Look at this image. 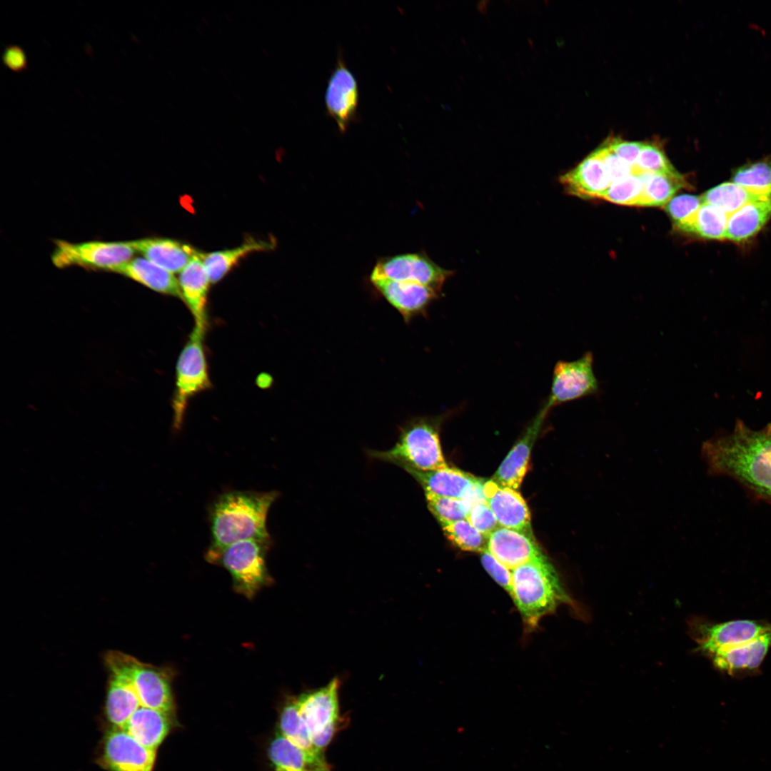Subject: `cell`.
Segmentation results:
<instances>
[{
  "label": "cell",
  "mask_w": 771,
  "mask_h": 771,
  "mask_svg": "<svg viewBox=\"0 0 771 771\" xmlns=\"http://www.w3.org/2000/svg\"><path fill=\"white\" fill-rule=\"evenodd\" d=\"M702 456L710 474L728 476L771 503V424L755 430L737 421L731 433L705 441Z\"/></svg>",
  "instance_id": "6da1fadb"
},
{
  "label": "cell",
  "mask_w": 771,
  "mask_h": 771,
  "mask_svg": "<svg viewBox=\"0 0 771 771\" xmlns=\"http://www.w3.org/2000/svg\"><path fill=\"white\" fill-rule=\"evenodd\" d=\"M276 491L231 490L220 495L208 512L211 544L206 558L235 543L270 540L267 517L278 498Z\"/></svg>",
  "instance_id": "7a4b0ae2"
},
{
  "label": "cell",
  "mask_w": 771,
  "mask_h": 771,
  "mask_svg": "<svg viewBox=\"0 0 771 771\" xmlns=\"http://www.w3.org/2000/svg\"><path fill=\"white\" fill-rule=\"evenodd\" d=\"M511 572L509 595L527 628H535L543 617L561 604L572 603L555 567L544 554Z\"/></svg>",
  "instance_id": "3957f363"
},
{
  "label": "cell",
  "mask_w": 771,
  "mask_h": 771,
  "mask_svg": "<svg viewBox=\"0 0 771 771\" xmlns=\"http://www.w3.org/2000/svg\"><path fill=\"white\" fill-rule=\"evenodd\" d=\"M440 418H417L400 428L395 445L388 450L368 451L376 460L393 463L405 470H434L448 467L440 446Z\"/></svg>",
  "instance_id": "277c9868"
},
{
  "label": "cell",
  "mask_w": 771,
  "mask_h": 771,
  "mask_svg": "<svg viewBox=\"0 0 771 771\" xmlns=\"http://www.w3.org/2000/svg\"><path fill=\"white\" fill-rule=\"evenodd\" d=\"M271 543V539L245 540L231 544L206 559L226 568L231 575L235 590L252 598L261 588L271 583L266 563Z\"/></svg>",
  "instance_id": "5b68a950"
},
{
  "label": "cell",
  "mask_w": 771,
  "mask_h": 771,
  "mask_svg": "<svg viewBox=\"0 0 771 771\" xmlns=\"http://www.w3.org/2000/svg\"><path fill=\"white\" fill-rule=\"evenodd\" d=\"M51 261L58 268L79 266L114 273L134 258L130 241H89L79 243L56 240Z\"/></svg>",
  "instance_id": "8992f818"
},
{
  "label": "cell",
  "mask_w": 771,
  "mask_h": 771,
  "mask_svg": "<svg viewBox=\"0 0 771 771\" xmlns=\"http://www.w3.org/2000/svg\"><path fill=\"white\" fill-rule=\"evenodd\" d=\"M341 680L333 678L326 686L307 692L296 698L315 747L323 753L337 732L344 725L340 715L338 692Z\"/></svg>",
  "instance_id": "52a82bcc"
},
{
  "label": "cell",
  "mask_w": 771,
  "mask_h": 771,
  "mask_svg": "<svg viewBox=\"0 0 771 771\" xmlns=\"http://www.w3.org/2000/svg\"><path fill=\"white\" fill-rule=\"evenodd\" d=\"M204 334L195 326L178 358L172 400L175 429L181 427L188 400L211 386L203 343Z\"/></svg>",
  "instance_id": "ba28073f"
},
{
  "label": "cell",
  "mask_w": 771,
  "mask_h": 771,
  "mask_svg": "<svg viewBox=\"0 0 771 771\" xmlns=\"http://www.w3.org/2000/svg\"><path fill=\"white\" fill-rule=\"evenodd\" d=\"M452 273L453 271L439 266L423 252L408 253L379 258L373 268L370 280L415 283L440 292Z\"/></svg>",
  "instance_id": "9c48e42d"
},
{
  "label": "cell",
  "mask_w": 771,
  "mask_h": 771,
  "mask_svg": "<svg viewBox=\"0 0 771 771\" xmlns=\"http://www.w3.org/2000/svg\"><path fill=\"white\" fill-rule=\"evenodd\" d=\"M770 625L753 620H735L713 623L696 618L690 623L691 637L696 650L710 657L715 652L751 640Z\"/></svg>",
  "instance_id": "30bf717a"
},
{
  "label": "cell",
  "mask_w": 771,
  "mask_h": 771,
  "mask_svg": "<svg viewBox=\"0 0 771 771\" xmlns=\"http://www.w3.org/2000/svg\"><path fill=\"white\" fill-rule=\"evenodd\" d=\"M599 382L593 370V355L587 351L575 361H559L555 366L550 395L545 400L550 408L593 395L599 392Z\"/></svg>",
  "instance_id": "8fae6325"
},
{
  "label": "cell",
  "mask_w": 771,
  "mask_h": 771,
  "mask_svg": "<svg viewBox=\"0 0 771 771\" xmlns=\"http://www.w3.org/2000/svg\"><path fill=\"white\" fill-rule=\"evenodd\" d=\"M116 652L136 692L141 706L169 715L173 708L171 673L165 668L142 662L126 653Z\"/></svg>",
  "instance_id": "7c38bea8"
},
{
  "label": "cell",
  "mask_w": 771,
  "mask_h": 771,
  "mask_svg": "<svg viewBox=\"0 0 771 771\" xmlns=\"http://www.w3.org/2000/svg\"><path fill=\"white\" fill-rule=\"evenodd\" d=\"M422 486L425 493L470 500L473 505L486 503L484 481L460 470L447 467L434 470H405Z\"/></svg>",
  "instance_id": "4fadbf2b"
},
{
  "label": "cell",
  "mask_w": 771,
  "mask_h": 771,
  "mask_svg": "<svg viewBox=\"0 0 771 771\" xmlns=\"http://www.w3.org/2000/svg\"><path fill=\"white\" fill-rule=\"evenodd\" d=\"M358 82L341 57L338 59L327 83L325 104L327 114L344 133L356 120L358 107Z\"/></svg>",
  "instance_id": "5bb4252c"
},
{
  "label": "cell",
  "mask_w": 771,
  "mask_h": 771,
  "mask_svg": "<svg viewBox=\"0 0 771 771\" xmlns=\"http://www.w3.org/2000/svg\"><path fill=\"white\" fill-rule=\"evenodd\" d=\"M156 750L145 747L123 729L104 738L101 761L110 771H152Z\"/></svg>",
  "instance_id": "9a60e30c"
},
{
  "label": "cell",
  "mask_w": 771,
  "mask_h": 771,
  "mask_svg": "<svg viewBox=\"0 0 771 771\" xmlns=\"http://www.w3.org/2000/svg\"><path fill=\"white\" fill-rule=\"evenodd\" d=\"M771 648V623L750 641L719 650L709 657L715 668L733 676H746L758 672Z\"/></svg>",
  "instance_id": "2e32d148"
},
{
  "label": "cell",
  "mask_w": 771,
  "mask_h": 771,
  "mask_svg": "<svg viewBox=\"0 0 771 771\" xmlns=\"http://www.w3.org/2000/svg\"><path fill=\"white\" fill-rule=\"evenodd\" d=\"M550 409L545 401L523 435L493 475V481L515 490L519 488L528 468L532 448Z\"/></svg>",
  "instance_id": "e0dca14e"
},
{
  "label": "cell",
  "mask_w": 771,
  "mask_h": 771,
  "mask_svg": "<svg viewBox=\"0 0 771 771\" xmlns=\"http://www.w3.org/2000/svg\"><path fill=\"white\" fill-rule=\"evenodd\" d=\"M486 503L500 527L533 535L528 507L515 490L498 485L492 479L483 484Z\"/></svg>",
  "instance_id": "ac0fdd59"
},
{
  "label": "cell",
  "mask_w": 771,
  "mask_h": 771,
  "mask_svg": "<svg viewBox=\"0 0 771 771\" xmlns=\"http://www.w3.org/2000/svg\"><path fill=\"white\" fill-rule=\"evenodd\" d=\"M376 291L403 317L405 321L425 313L438 291L428 286L379 279L371 281Z\"/></svg>",
  "instance_id": "d6986e66"
},
{
  "label": "cell",
  "mask_w": 771,
  "mask_h": 771,
  "mask_svg": "<svg viewBox=\"0 0 771 771\" xmlns=\"http://www.w3.org/2000/svg\"><path fill=\"white\" fill-rule=\"evenodd\" d=\"M559 181L568 193L582 198H601L612 183L596 150L574 168L561 175Z\"/></svg>",
  "instance_id": "ffe728a7"
},
{
  "label": "cell",
  "mask_w": 771,
  "mask_h": 771,
  "mask_svg": "<svg viewBox=\"0 0 771 771\" xmlns=\"http://www.w3.org/2000/svg\"><path fill=\"white\" fill-rule=\"evenodd\" d=\"M487 549L510 570L543 555L533 536L504 527L490 534Z\"/></svg>",
  "instance_id": "44dd1931"
},
{
  "label": "cell",
  "mask_w": 771,
  "mask_h": 771,
  "mask_svg": "<svg viewBox=\"0 0 771 771\" xmlns=\"http://www.w3.org/2000/svg\"><path fill=\"white\" fill-rule=\"evenodd\" d=\"M196 254L179 273L178 283L182 300L192 313L195 326L203 332L207 328L206 305L211 281L206 269Z\"/></svg>",
  "instance_id": "7402d4cb"
},
{
  "label": "cell",
  "mask_w": 771,
  "mask_h": 771,
  "mask_svg": "<svg viewBox=\"0 0 771 771\" xmlns=\"http://www.w3.org/2000/svg\"><path fill=\"white\" fill-rule=\"evenodd\" d=\"M130 243L136 253L174 274L179 273L197 252L191 246L168 238L147 237Z\"/></svg>",
  "instance_id": "603a6c76"
},
{
  "label": "cell",
  "mask_w": 771,
  "mask_h": 771,
  "mask_svg": "<svg viewBox=\"0 0 771 771\" xmlns=\"http://www.w3.org/2000/svg\"><path fill=\"white\" fill-rule=\"evenodd\" d=\"M114 273L128 278L153 291L182 299L178 278L174 273L143 257H135Z\"/></svg>",
  "instance_id": "cb8c5ba5"
},
{
  "label": "cell",
  "mask_w": 771,
  "mask_h": 771,
  "mask_svg": "<svg viewBox=\"0 0 771 771\" xmlns=\"http://www.w3.org/2000/svg\"><path fill=\"white\" fill-rule=\"evenodd\" d=\"M273 246V241L251 237L236 247L209 253L198 251L197 254L206 269L211 283H216L246 256L255 252L269 251Z\"/></svg>",
  "instance_id": "d4e9b609"
},
{
  "label": "cell",
  "mask_w": 771,
  "mask_h": 771,
  "mask_svg": "<svg viewBox=\"0 0 771 771\" xmlns=\"http://www.w3.org/2000/svg\"><path fill=\"white\" fill-rule=\"evenodd\" d=\"M269 756L276 771H332L325 756L310 754L282 735L271 742Z\"/></svg>",
  "instance_id": "484cf974"
},
{
  "label": "cell",
  "mask_w": 771,
  "mask_h": 771,
  "mask_svg": "<svg viewBox=\"0 0 771 771\" xmlns=\"http://www.w3.org/2000/svg\"><path fill=\"white\" fill-rule=\"evenodd\" d=\"M168 714L140 706L123 728L146 747L156 750L167 735L170 722Z\"/></svg>",
  "instance_id": "4316f807"
},
{
  "label": "cell",
  "mask_w": 771,
  "mask_h": 771,
  "mask_svg": "<svg viewBox=\"0 0 771 771\" xmlns=\"http://www.w3.org/2000/svg\"><path fill=\"white\" fill-rule=\"evenodd\" d=\"M771 218V197L748 203L730 214L725 238L740 242L755 234Z\"/></svg>",
  "instance_id": "83f0119b"
},
{
  "label": "cell",
  "mask_w": 771,
  "mask_h": 771,
  "mask_svg": "<svg viewBox=\"0 0 771 771\" xmlns=\"http://www.w3.org/2000/svg\"><path fill=\"white\" fill-rule=\"evenodd\" d=\"M643 185L638 206H665L688 183L678 171L642 174Z\"/></svg>",
  "instance_id": "f1b7e54d"
},
{
  "label": "cell",
  "mask_w": 771,
  "mask_h": 771,
  "mask_svg": "<svg viewBox=\"0 0 771 771\" xmlns=\"http://www.w3.org/2000/svg\"><path fill=\"white\" fill-rule=\"evenodd\" d=\"M770 197L750 191L733 182L717 185L701 196L702 203L717 206L729 216L748 203Z\"/></svg>",
  "instance_id": "f546056e"
},
{
  "label": "cell",
  "mask_w": 771,
  "mask_h": 771,
  "mask_svg": "<svg viewBox=\"0 0 771 771\" xmlns=\"http://www.w3.org/2000/svg\"><path fill=\"white\" fill-rule=\"evenodd\" d=\"M281 735L289 741L317 756H324L313 745L309 731L302 719L296 699H292L283 707L280 717Z\"/></svg>",
  "instance_id": "4dcf8cb0"
},
{
  "label": "cell",
  "mask_w": 771,
  "mask_h": 771,
  "mask_svg": "<svg viewBox=\"0 0 771 771\" xmlns=\"http://www.w3.org/2000/svg\"><path fill=\"white\" fill-rule=\"evenodd\" d=\"M732 177L733 183L750 191L771 195V155L740 166Z\"/></svg>",
  "instance_id": "1f68e13d"
},
{
  "label": "cell",
  "mask_w": 771,
  "mask_h": 771,
  "mask_svg": "<svg viewBox=\"0 0 771 771\" xmlns=\"http://www.w3.org/2000/svg\"><path fill=\"white\" fill-rule=\"evenodd\" d=\"M729 215L711 204L702 203L688 233L703 238H725Z\"/></svg>",
  "instance_id": "d6a6232c"
},
{
  "label": "cell",
  "mask_w": 771,
  "mask_h": 771,
  "mask_svg": "<svg viewBox=\"0 0 771 771\" xmlns=\"http://www.w3.org/2000/svg\"><path fill=\"white\" fill-rule=\"evenodd\" d=\"M445 537L464 551L482 553L487 549L488 538L466 519L440 525Z\"/></svg>",
  "instance_id": "836d02e7"
},
{
  "label": "cell",
  "mask_w": 771,
  "mask_h": 771,
  "mask_svg": "<svg viewBox=\"0 0 771 771\" xmlns=\"http://www.w3.org/2000/svg\"><path fill=\"white\" fill-rule=\"evenodd\" d=\"M428 508L440 525L466 519L473 504L468 500L425 493Z\"/></svg>",
  "instance_id": "e575fe53"
},
{
  "label": "cell",
  "mask_w": 771,
  "mask_h": 771,
  "mask_svg": "<svg viewBox=\"0 0 771 771\" xmlns=\"http://www.w3.org/2000/svg\"><path fill=\"white\" fill-rule=\"evenodd\" d=\"M642 185V174L631 173L613 181L601 198L619 205L638 206Z\"/></svg>",
  "instance_id": "d590c367"
},
{
  "label": "cell",
  "mask_w": 771,
  "mask_h": 771,
  "mask_svg": "<svg viewBox=\"0 0 771 771\" xmlns=\"http://www.w3.org/2000/svg\"><path fill=\"white\" fill-rule=\"evenodd\" d=\"M702 204L701 196L682 194L674 196L665 210L677 228L688 233Z\"/></svg>",
  "instance_id": "8d00e7d4"
},
{
  "label": "cell",
  "mask_w": 771,
  "mask_h": 771,
  "mask_svg": "<svg viewBox=\"0 0 771 771\" xmlns=\"http://www.w3.org/2000/svg\"><path fill=\"white\" fill-rule=\"evenodd\" d=\"M677 171L670 163L662 148L657 145L644 143L639 156L631 166V173H675Z\"/></svg>",
  "instance_id": "74e56055"
},
{
  "label": "cell",
  "mask_w": 771,
  "mask_h": 771,
  "mask_svg": "<svg viewBox=\"0 0 771 771\" xmlns=\"http://www.w3.org/2000/svg\"><path fill=\"white\" fill-rule=\"evenodd\" d=\"M466 520L486 538L500 526L496 518L486 503L473 505Z\"/></svg>",
  "instance_id": "f35d334b"
},
{
  "label": "cell",
  "mask_w": 771,
  "mask_h": 771,
  "mask_svg": "<svg viewBox=\"0 0 771 771\" xmlns=\"http://www.w3.org/2000/svg\"><path fill=\"white\" fill-rule=\"evenodd\" d=\"M480 560L486 572L510 594L512 580L511 570L499 562L488 549L480 553Z\"/></svg>",
  "instance_id": "ab89813d"
},
{
  "label": "cell",
  "mask_w": 771,
  "mask_h": 771,
  "mask_svg": "<svg viewBox=\"0 0 771 771\" xmlns=\"http://www.w3.org/2000/svg\"><path fill=\"white\" fill-rule=\"evenodd\" d=\"M596 151L600 156L612 182L631 173V166L618 158L606 143Z\"/></svg>",
  "instance_id": "60d3db41"
},
{
  "label": "cell",
  "mask_w": 771,
  "mask_h": 771,
  "mask_svg": "<svg viewBox=\"0 0 771 771\" xmlns=\"http://www.w3.org/2000/svg\"><path fill=\"white\" fill-rule=\"evenodd\" d=\"M644 143L614 138L606 144L621 160L632 166L636 162Z\"/></svg>",
  "instance_id": "b9f144b4"
},
{
  "label": "cell",
  "mask_w": 771,
  "mask_h": 771,
  "mask_svg": "<svg viewBox=\"0 0 771 771\" xmlns=\"http://www.w3.org/2000/svg\"><path fill=\"white\" fill-rule=\"evenodd\" d=\"M4 64L14 72L21 73L28 68V59L24 50L18 45H8L2 54Z\"/></svg>",
  "instance_id": "7bdbcfd3"
}]
</instances>
